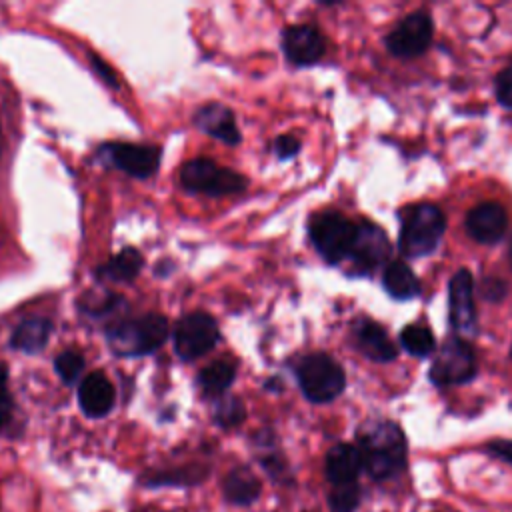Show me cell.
I'll use <instances>...</instances> for the list:
<instances>
[{
	"label": "cell",
	"instance_id": "cell-1",
	"mask_svg": "<svg viewBox=\"0 0 512 512\" xmlns=\"http://www.w3.org/2000/svg\"><path fill=\"white\" fill-rule=\"evenodd\" d=\"M356 440L364 470L372 480H390L406 468V436L396 422L370 420L358 430Z\"/></svg>",
	"mask_w": 512,
	"mask_h": 512
},
{
	"label": "cell",
	"instance_id": "cell-2",
	"mask_svg": "<svg viewBox=\"0 0 512 512\" xmlns=\"http://www.w3.org/2000/svg\"><path fill=\"white\" fill-rule=\"evenodd\" d=\"M106 338L116 356L152 354L168 338V320L156 312L120 318L106 326Z\"/></svg>",
	"mask_w": 512,
	"mask_h": 512
},
{
	"label": "cell",
	"instance_id": "cell-3",
	"mask_svg": "<svg viewBox=\"0 0 512 512\" xmlns=\"http://www.w3.org/2000/svg\"><path fill=\"white\" fill-rule=\"evenodd\" d=\"M446 230L444 214L438 206L422 202L408 206L402 212V228L398 234V248L408 258H422L436 250Z\"/></svg>",
	"mask_w": 512,
	"mask_h": 512
},
{
	"label": "cell",
	"instance_id": "cell-4",
	"mask_svg": "<svg viewBox=\"0 0 512 512\" xmlns=\"http://www.w3.org/2000/svg\"><path fill=\"white\" fill-rule=\"evenodd\" d=\"M296 378L302 394L314 404L332 402L346 386L342 366L324 352L304 356L296 366Z\"/></svg>",
	"mask_w": 512,
	"mask_h": 512
},
{
	"label": "cell",
	"instance_id": "cell-5",
	"mask_svg": "<svg viewBox=\"0 0 512 512\" xmlns=\"http://www.w3.org/2000/svg\"><path fill=\"white\" fill-rule=\"evenodd\" d=\"M180 184L188 192L206 196H230L244 192L248 180L240 172L220 166L210 158H192L180 168Z\"/></svg>",
	"mask_w": 512,
	"mask_h": 512
},
{
	"label": "cell",
	"instance_id": "cell-6",
	"mask_svg": "<svg viewBox=\"0 0 512 512\" xmlns=\"http://www.w3.org/2000/svg\"><path fill=\"white\" fill-rule=\"evenodd\" d=\"M308 234L316 252L330 264H338L350 256L356 236V224L334 210L318 212L310 218Z\"/></svg>",
	"mask_w": 512,
	"mask_h": 512
},
{
	"label": "cell",
	"instance_id": "cell-7",
	"mask_svg": "<svg viewBox=\"0 0 512 512\" xmlns=\"http://www.w3.org/2000/svg\"><path fill=\"white\" fill-rule=\"evenodd\" d=\"M474 376H476V354L472 346L458 336L446 338L432 360L430 380L442 388V386L466 384Z\"/></svg>",
	"mask_w": 512,
	"mask_h": 512
},
{
	"label": "cell",
	"instance_id": "cell-8",
	"mask_svg": "<svg viewBox=\"0 0 512 512\" xmlns=\"http://www.w3.org/2000/svg\"><path fill=\"white\" fill-rule=\"evenodd\" d=\"M172 338L174 350L182 360H196L218 344L220 328L212 314L194 310L176 322Z\"/></svg>",
	"mask_w": 512,
	"mask_h": 512
},
{
	"label": "cell",
	"instance_id": "cell-9",
	"mask_svg": "<svg viewBox=\"0 0 512 512\" xmlns=\"http://www.w3.org/2000/svg\"><path fill=\"white\" fill-rule=\"evenodd\" d=\"M102 156L114 168L126 172L132 178L146 180L154 176L160 168L162 148L154 144H134V142H106L100 146Z\"/></svg>",
	"mask_w": 512,
	"mask_h": 512
},
{
	"label": "cell",
	"instance_id": "cell-10",
	"mask_svg": "<svg viewBox=\"0 0 512 512\" xmlns=\"http://www.w3.org/2000/svg\"><path fill=\"white\" fill-rule=\"evenodd\" d=\"M432 42V20L424 10L404 16L386 36V46L394 56L414 58Z\"/></svg>",
	"mask_w": 512,
	"mask_h": 512
},
{
	"label": "cell",
	"instance_id": "cell-11",
	"mask_svg": "<svg viewBox=\"0 0 512 512\" xmlns=\"http://www.w3.org/2000/svg\"><path fill=\"white\" fill-rule=\"evenodd\" d=\"M282 50L294 66H312L324 56L326 42L316 26L294 24L282 32Z\"/></svg>",
	"mask_w": 512,
	"mask_h": 512
},
{
	"label": "cell",
	"instance_id": "cell-12",
	"mask_svg": "<svg viewBox=\"0 0 512 512\" xmlns=\"http://www.w3.org/2000/svg\"><path fill=\"white\" fill-rule=\"evenodd\" d=\"M388 252H390V244L382 228L370 222L356 224V236L348 256L356 264V268L372 270L384 262Z\"/></svg>",
	"mask_w": 512,
	"mask_h": 512
},
{
	"label": "cell",
	"instance_id": "cell-13",
	"mask_svg": "<svg viewBox=\"0 0 512 512\" xmlns=\"http://www.w3.org/2000/svg\"><path fill=\"white\" fill-rule=\"evenodd\" d=\"M508 228L506 210L498 202H482L466 214V230L480 244L498 242Z\"/></svg>",
	"mask_w": 512,
	"mask_h": 512
},
{
	"label": "cell",
	"instance_id": "cell-14",
	"mask_svg": "<svg viewBox=\"0 0 512 512\" xmlns=\"http://www.w3.org/2000/svg\"><path fill=\"white\" fill-rule=\"evenodd\" d=\"M194 124L202 132L210 134L212 138H216L228 146H236L242 140L234 112L220 102H208V104L200 106L194 112Z\"/></svg>",
	"mask_w": 512,
	"mask_h": 512
},
{
	"label": "cell",
	"instance_id": "cell-15",
	"mask_svg": "<svg viewBox=\"0 0 512 512\" xmlns=\"http://www.w3.org/2000/svg\"><path fill=\"white\" fill-rule=\"evenodd\" d=\"M448 300H450V324L466 332L476 318L474 310V278L468 270H458L448 284Z\"/></svg>",
	"mask_w": 512,
	"mask_h": 512
},
{
	"label": "cell",
	"instance_id": "cell-16",
	"mask_svg": "<svg viewBox=\"0 0 512 512\" xmlns=\"http://www.w3.org/2000/svg\"><path fill=\"white\" fill-rule=\"evenodd\" d=\"M116 402L114 384L102 372H90L78 386V404L88 418L106 416Z\"/></svg>",
	"mask_w": 512,
	"mask_h": 512
},
{
	"label": "cell",
	"instance_id": "cell-17",
	"mask_svg": "<svg viewBox=\"0 0 512 512\" xmlns=\"http://www.w3.org/2000/svg\"><path fill=\"white\" fill-rule=\"evenodd\" d=\"M362 470V454L356 444L340 442L328 450L324 460V474L332 486L356 484Z\"/></svg>",
	"mask_w": 512,
	"mask_h": 512
},
{
	"label": "cell",
	"instance_id": "cell-18",
	"mask_svg": "<svg viewBox=\"0 0 512 512\" xmlns=\"http://www.w3.org/2000/svg\"><path fill=\"white\" fill-rule=\"evenodd\" d=\"M354 340L360 352L370 360L388 362L396 358V346L390 342L386 330L372 320H360L354 326Z\"/></svg>",
	"mask_w": 512,
	"mask_h": 512
},
{
	"label": "cell",
	"instance_id": "cell-19",
	"mask_svg": "<svg viewBox=\"0 0 512 512\" xmlns=\"http://www.w3.org/2000/svg\"><path fill=\"white\" fill-rule=\"evenodd\" d=\"M262 492V484L258 476L248 466L232 468L222 480V494L228 504L248 506Z\"/></svg>",
	"mask_w": 512,
	"mask_h": 512
},
{
	"label": "cell",
	"instance_id": "cell-20",
	"mask_svg": "<svg viewBox=\"0 0 512 512\" xmlns=\"http://www.w3.org/2000/svg\"><path fill=\"white\" fill-rule=\"evenodd\" d=\"M52 330H54V324L48 318H40V316L24 318L14 328V332L10 336V346L24 354H36V352L44 350V346L50 340Z\"/></svg>",
	"mask_w": 512,
	"mask_h": 512
},
{
	"label": "cell",
	"instance_id": "cell-21",
	"mask_svg": "<svg viewBox=\"0 0 512 512\" xmlns=\"http://www.w3.org/2000/svg\"><path fill=\"white\" fill-rule=\"evenodd\" d=\"M144 266V256L140 250L126 246L120 252H116L110 260L100 264L96 268V276L100 280H110V282H132Z\"/></svg>",
	"mask_w": 512,
	"mask_h": 512
},
{
	"label": "cell",
	"instance_id": "cell-22",
	"mask_svg": "<svg viewBox=\"0 0 512 512\" xmlns=\"http://www.w3.org/2000/svg\"><path fill=\"white\" fill-rule=\"evenodd\" d=\"M382 282L386 292L396 300H410L420 292V280L414 276L412 268L402 260H394L386 266Z\"/></svg>",
	"mask_w": 512,
	"mask_h": 512
},
{
	"label": "cell",
	"instance_id": "cell-23",
	"mask_svg": "<svg viewBox=\"0 0 512 512\" xmlns=\"http://www.w3.org/2000/svg\"><path fill=\"white\" fill-rule=\"evenodd\" d=\"M236 378V364L230 360H216L198 374V386L206 398H220Z\"/></svg>",
	"mask_w": 512,
	"mask_h": 512
},
{
	"label": "cell",
	"instance_id": "cell-24",
	"mask_svg": "<svg viewBox=\"0 0 512 512\" xmlns=\"http://www.w3.org/2000/svg\"><path fill=\"white\" fill-rule=\"evenodd\" d=\"M208 476V468L192 464V466H184V468H174V470H164V472H154L150 474V478L146 480L148 486H166V484H174V486H192L202 482Z\"/></svg>",
	"mask_w": 512,
	"mask_h": 512
},
{
	"label": "cell",
	"instance_id": "cell-25",
	"mask_svg": "<svg viewBox=\"0 0 512 512\" xmlns=\"http://www.w3.org/2000/svg\"><path fill=\"white\" fill-rule=\"evenodd\" d=\"M400 344L412 356L424 358V356L432 354V350H434V336H432L428 326L416 322V324H408V326L402 328Z\"/></svg>",
	"mask_w": 512,
	"mask_h": 512
},
{
	"label": "cell",
	"instance_id": "cell-26",
	"mask_svg": "<svg viewBox=\"0 0 512 512\" xmlns=\"http://www.w3.org/2000/svg\"><path fill=\"white\" fill-rule=\"evenodd\" d=\"M212 416L220 428L228 430V428H236L238 424L244 422L246 408L238 396H222V398H216Z\"/></svg>",
	"mask_w": 512,
	"mask_h": 512
},
{
	"label": "cell",
	"instance_id": "cell-27",
	"mask_svg": "<svg viewBox=\"0 0 512 512\" xmlns=\"http://www.w3.org/2000/svg\"><path fill=\"white\" fill-rule=\"evenodd\" d=\"M362 500V490L356 484H344V486H332L328 494V506L330 512H356Z\"/></svg>",
	"mask_w": 512,
	"mask_h": 512
},
{
	"label": "cell",
	"instance_id": "cell-28",
	"mask_svg": "<svg viewBox=\"0 0 512 512\" xmlns=\"http://www.w3.org/2000/svg\"><path fill=\"white\" fill-rule=\"evenodd\" d=\"M84 366H86L84 356H82L78 350H72V348L60 352V354L54 358V370H56V374H58L66 384H74V382L80 378Z\"/></svg>",
	"mask_w": 512,
	"mask_h": 512
},
{
	"label": "cell",
	"instance_id": "cell-29",
	"mask_svg": "<svg viewBox=\"0 0 512 512\" xmlns=\"http://www.w3.org/2000/svg\"><path fill=\"white\" fill-rule=\"evenodd\" d=\"M262 436V434H260ZM272 442V438H270ZM270 442H264V436L262 440H258L262 452L258 454V462L262 464V468L274 478V480H280L284 474H288V466H286V460L284 456L278 452V450H272V446H268Z\"/></svg>",
	"mask_w": 512,
	"mask_h": 512
},
{
	"label": "cell",
	"instance_id": "cell-30",
	"mask_svg": "<svg viewBox=\"0 0 512 512\" xmlns=\"http://www.w3.org/2000/svg\"><path fill=\"white\" fill-rule=\"evenodd\" d=\"M14 400L8 388V368L0 362V432L12 422Z\"/></svg>",
	"mask_w": 512,
	"mask_h": 512
},
{
	"label": "cell",
	"instance_id": "cell-31",
	"mask_svg": "<svg viewBox=\"0 0 512 512\" xmlns=\"http://www.w3.org/2000/svg\"><path fill=\"white\" fill-rule=\"evenodd\" d=\"M496 98L502 106L512 108V64L496 76Z\"/></svg>",
	"mask_w": 512,
	"mask_h": 512
},
{
	"label": "cell",
	"instance_id": "cell-32",
	"mask_svg": "<svg viewBox=\"0 0 512 512\" xmlns=\"http://www.w3.org/2000/svg\"><path fill=\"white\" fill-rule=\"evenodd\" d=\"M274 152L280 160H288L300 152V140L292 134H282L274 140Z\"/></svg>",
	"mask_w": 512,
	"mask_h": 512
},
{
	"label": "cell",
	"instance_id": "cell-33",
	"mask_svg": "<svg viewBox=\"0 0 512 512\" xmlns=\"http://www.w3.org/2000/svg\"><path fill=\"white\" fill-rule=\"evenodd\" d=\"M484 450H486L490 456H494V458H498V460H502V462H506V464L512 466V440H506V438L490 440V442L484 446Z\"/></svg>",
	"mask_w": 512,
	"mask_h": 512
},
{
	"label": "cell",
	"instance_id": "cell-34",
	"mask_svg": "<svg viewBox=\"0 0 512 512\" xmlns=\"http://www.w3.org/2000/svg\"><path fill=\"white\" fill-rule=\"evenodd\" d=\"M90 60H92V68L98 72V76L106 82V84H110V86H118V82H116V74L110 70V66L104 62V60H100L98 56H94V54H90Z\"/></svg>",
	"mask_w": 512,
	"mask_h": 512
},
{
	"label": "cell",
	"instance_id": "cell-35",
	"mask_svg": "<svg viewBox=\"0 0 512 512\" xmlns=\"http://www.w3.org/2000/svg\"><path fill=\"white\" fill-rule=\"evenodd\" d=\"M508 258H510V264H512V240H510V246H508Z\"/></svg>",
	"mask_w": 512,
	"mask_h": 512
}]
</instances>
